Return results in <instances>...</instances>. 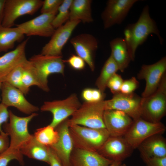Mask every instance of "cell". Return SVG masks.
Returning a JSON list of instances; mask_svg holds the SVG:
<instances>
[{
    "label": "cell",
    "mask_w": 166,
    "mask_h": 166,
    "mask_svg": "<svg viewBox=\"0 0 166 166\" xmlns=\"http://www.w3.org/2000/svg\"><path fill=\"white\" fill-rule=\"evenodd\" d=\"M124 33V39L132 61L135 60L136 51L138 47L146 41L150 34H156L161 44L163 42L155 21L150 16L148 5L143 8L137 21L127 26Z\"/></svg>",
    "instance_id": "6da1fadb"
},
{
    "label": "cell",
    "mask_w": 166,
    "mask_h": 166,
    "mask_svg": "<svg viewBox=\"0 0 166 166\" xmlns=\"http://www.w3.org/2000/svg\"><path fill=\"white\" fill-rule=\"evenodd\" d=\"M69 125L74 148L97 152L110 136L105 128H95L77 125Z\"/></svg>",
    "instance_id": "7a4b0ae2"
},
{
    "label": "cell",
    "mask_w": 166,
    "mask_h": 166,
    "mask_svg": "<svg viewBox=\"0 0 166 166\" xmlns=\"http://www.w3.org/2000/svg\"><path fill=\"white\" fill-rule=\"evenodd\" d=\"M166 113V73L156 90L150 96L142 97L141 118L152 123H158Z\"/></svg>",
    "instance_id": "3957f363"
},
{
    "label": "cell",
    "mask_w": 166,
    "mask_h": 166,
    "mask_svg": "<svg viewBox=\"0 0 166 166\" xmlns=\"http://www.w3.org/2000/svg\"><path fill=\"white\" fill-rule=\"evenodd\" d=\"M105 100L84 102L68 120L69 125H77L92 128H105L103 115Z\"/></svg>",
    "instance_id": "277c9868"
},
{
    "label": "cell",
    "mask_w": 166,
    "mask_h": 166,
    "mask_svg": "<svg viewBox=\"0 0 166 166\" xmlns=\"http://www.w3.org/2000/svg\"><path fill=\"white\" fill-rule=\"evenodd\" d=\"M62 56L36 54L29 61L36 72L40 85V88L49 92L48 77L51 74L59 73L64 75L65 65Z\"/></svg>",
    "instance_id": "5b68a950"
},
{
    "label": "cell",
    "mask_w": 166,
    "mask_h": 166,
    "mask_svg": "<svg viewBox=\"0 0 166 166\" xmlns=\"http://www.w3.org/2000/svg\"><path fill=\"white\" fill-rule=\"evenodd\" d=\"M9 123H4L2 127L10 137L9 148L20 150L31 138L28 130V125L32 119L38 115L36 113L24 117H18L9 110Z\"/></svg>",
    "instance_id": "8992f818"
},
{
    "label": "cell",
    "mask_w": 166,
    "mask_h": 166,
    "mask_svg": "<svg viewBox=\"0 0 166 166\" xmlns=\"http://www.w3.org/2000/svg\"><path fill=\"white\" fill-rule=\"evenodd\" d=\"M165 125L160 122L152 123L141 118L133 120L130 128L124 136L134 149L137 148L145 140L156 134H162L165 131Z\"/></svg>",
    "instance_id": "52a82bcc"
},
{
    "label": "cell",
    "mask_w": 166,
    "mask_h": 166,
    "mask_svg": "<svg viewBox=\"0 0 166 166\" xmlns=\"http://www.w3.org/2000/svg\"><path fill=\"white\" fill-rule=\"evenodd\" d=\"M81 105L76 94L73 93L63 100L44 102L40 110L52 113L53 118L49 125L55 128L61 122L72 116Z\"/></svg>",
    "instance_id": "ba28073f"
},
{
    "label": "cell",
    "mask_w": 166,
    "mask_h": 166,
    "mask_svg": "<svg viewBox=\"0 0 166 166\" xmlns=\"http://www.w3.org/2000/svg\"><path fill=\"white\" fill-rule=\"evenodd\" d=\"M43 2L41 0H6L1 25L12 27L20 17L34 14L41 8Z\"/></svg>",
    "instance_id": "9c48e42d"
},
{
    "label": "cell",
    "mask_w": 166,
    "mask_h": 166,
    "mask_svg": "<svg viewBox=\"0 0 166 166\" xmlns=\"http://www.w3.org/2000/svg\"><path fill=\"white\" fill-rule=\"evenodd\" d=\"M142 97L134 93L125 94L120 92L113 94L112 98L105 100V110L121 111L133 120L141 118Z\"/></svg>",
    "instance_id": "30bf717a"
},
{
    "label": "cell",
    "mask_w": 166,
    "mask_h": 166,
    "mask_svg": "<svg viewBox=\"0 0 166 166\" xmlns=\"http://www.w3.org/2000/svg\"><path fill=\"white\" fill-rule=\"evenodd\" d=\"M166 57L165 56L153 64L142 65L137 75L138 79H144L146 83L141 97H146L156 90L163 76L166 73Z\"/></svg>",
    "instance_id": "8fae6325"
},
{
    "label": "cell",
    "mask_w": 166,
    "mask_h": 166,
    "mask_svg": "<svg viewBox=\"0 0 166 166\" xmlns=\"http://www.w3.org/2000/svg\"><path fill=\"white\" fill-rule=\"evenodd\" d=\"M138 0H109L101 15L104 27L109 29L122 23Z\"/></svg>",
    "instance_id": "7c38bea8"
},
{
    "label": "cell",
    "mask_w": 166,
    "mask_h": 166,
    "mask_svg": "<svg viewBox=\"0 0 166 166\" xmlns=\"http://www.w3.org/2000/svg\"><path fill=\"white\" fill-rule=\"evenodd\" d=\"M57 12L41 14L33 19L16 25L27 36L51 37L56 30L52 22Z\"/></svg>",
    "instance_id": "4fadbf2b"
},
{
    "label": "cell",
    "mask_w": 166,
    "mask_h": 166,
    "mask_svg": "<svg viewBox=\"0 0 166 166\" xmlns=\"http://www.w3.org/2000/svg\"><path fill=\"white\" fill-rule=\"evenodd\" d=\"M81 22L79 20H69L56 29L49 41L42 48L41 54L62 56V49L73 32Z\"/></svg>",
    "instance_id": "5bb4252c"
},
{
    "label": "cell",
    "mask_w": 166,
    "mask_h": 166,
    "mask_svg": "<svg viewBox=\"0 0 166 166\" xmlns=\"http://www.w3.org/2000/svg\"><path fill=\"white\" fill-rule=\"evenodd\" d=\"M134 149L124 136H109L97 152L113 162H122L129 157Z\"/></svg>",
    "instance_id": "9a60e30c"
},
{
    "label": "cell",
    "mask_w": 166,
    "mask_h": 166,
    "mask_svg": "<svg viewBox=\"0 0 166 166\" xmlns=\"http://www.w3.org/2000/svg\"><path fill=\"white\" fill-rule=\"evenodd\" d=\"M2 103L7 107L13 106L25 114L30 115L39 110L38 107L30 103L24 93L20 90L9 84L2 82Z\"/></svg>",
    "instance_id": "2e32d148"
},
{
    "label": "cell",
    "mask_w": 166,
    "mask_h": 166,
    "mask_svg": "<svg viewBox=\"0 0 166 166\" xmlns=\"http://www.w3.org/2000/svg\"><path fill=\"white\" fill-rule=\"evenodd\" d=\"M70 42L77 55L84 61L92 71H94V56L98 47L96 38L89 34L82 33L72 38Z\"/></svg>",
    "instance_id": "e0dca14e"
},
{
    "label": "cell",
    "mask_w": 166,
    "mask_h": 166,
    "mask_svg": "<svg viewBox=\"0 0 166 166\" xmlns=\"http://www.w3.org/2000/svg\"><path fill=\"white\" fill-rule=\"evenodd\" d=\"M68 118L55 128L59 138L57 142L50 147L56 155L62 166H70V158L74 148L69 131Z\"/></svg>",
    "instance_id": "ac0fdd59"
},
{
    "label": "cell",
    "mask_w": 166,
    "mask_h": 166,
    "mask_svg": "<svg viewBox=\"0 0 166 166\" xmlns=\"http://www.w3.org/2000/svg\"><path fill=\"white\" fill-rule=\"evenodd\" d=\"M103 120L105 128L113 137L124 136L133 122L126 114L116 110H105Z\"/></svg>",
    "instance_id": "d6986e66"
},
{
    "label": "cell",
    "mask_w": 166,
    "mask_h": 166,
    "mask_svg": "<svg viewBox=\"0 0 166 166\" xmlns=\"http://www.w3.org/2000/svg\"><path fill=\"white\" fill-rule=\"evenodd\" d=\"M28 40V38L25 40L14 49L0 57V81L1 82L15 68L27 60L25 49Z\"/></svg>",
    "instance_id": "ffe728a7"
},
{
    "label": "cell",
    "mask_w": 166,
    "mask_h": 166,
    "mask_svg": "<svg viewBox=\"0 0 166 166\" xmlns=\"http://www.w3.org/2000/svg\"><path fill=\"white\" fill-rule=\"evenodd\" d=\"M113 162L97 152L74 148L70 158V166H108Z\"/></svg>",
    "instance_id": "44dd1931"
},
{
    "label": "cell",
    "mask_w": 166,
    "mask_h": 166,
    "mask_svg": "<svg viewBox=\"0 0 166 166\" xmlns=\"http://www.w3.org/2000/svg\"><path fill=\"white\" fill-rule=\"evenodd\" d=\"M141 157H166V141L162 134L152 136L144 140L138 146Z\"/></svg>",
    "instance_id": "7402d4cb"
},
{
    "label": "cell",
    "mask_w": 166,
    "mask_h": 166,
    "mask_svg": "<svg viewBox=\"0 0 166 166\" xmlns=\"http://www.w3.org/2000/svg\"><path fill=\"white\" fill-rule=\"evenodd\" d=\"M109 45L110 55L117 64L119 70L123 72L132 61L124 39L115 38L110 42Z\"/></svg>",
    "instance_id": "603a6c76"
},
{
    "label": "cell",
    "mask_w": 166,
    "mask_h": 166,
    "mask_svg": "<svg viewBox=\"0 0 166 166\" xmlns=\"http://www.w3.org/2000/svg\"><path fill=\"white\" fill-rule=\"evenodd\" d=\"M20 150L22 155L29 158L44 161L49 164V147L38 142L34 135Z\"/></svg>",
    "instance_id": "cb8c5ba5"
},
{
    "label": "cell",
    "mask_w": 166,
    "mask_h": 166,
    "mask_svg": "<svg viewBox=\"0 0 166 166\" xmlns=\"http://www.w3.org/2000/svg\"><path fill=\"white\" fill-rule=\"evenodd\" d=\"M91 0H73L70 8L69 20H79L85 23L93 21Z\"/></svg>",
    "instance_id": "d4e9b609"
},
{
    "label": "cell",
    "mask_w": 166,
    "mask_h": 166,
    "mask_svg": "<svg viewBox=\"0 0 166 166\" xmlns=\"http://www.w3.org/2000/svg\"><path fill=\"white\" fill-rule=\"evenodd\" d=\"M24 35L17 26L9 28L0 25V53L13 49L15 43L22 40Z\"/></svg>",
    "instance_id": "484cf974"
},
{
    "label": "cell",
    "mask_w": 166,
    "mask_h": 166,
    "mask_svg": "<svg viewBox=\"0 0 166 166\" xmlns=\"http://www.w3.org/2000/svg\"><path fill=\"white\" fill-rule=\"evenodd\" d=\"M118 70L117 64L110 55L105 63L96 81V86L102 92L104 93L108 81Z\"/></svg>",
    "instance_id": "4316f807"
},
{
    "label": "cell",
    "mask_w": 166,
    "mask_h": 166,
    "mask_svg": "<svg viewBox=\"0 0 166 166\" xmlns=\"http://www.w3.org/2000/svg\"><path fill=\"white\" fill-rule=\"evenodd\" d=\"M34 135L38 142L49 147L55 144L59 138L57 132L49 125L38 128Z\"/></svg>",
    "instance_id": "83f0119b"
},
{
    "label": "cell",
    "mask_w": 166,
    "mask_h": 166,
    "mask_svg": "<svg viewBox=\"0 0 166 166\" xmlns=\"http://www.w3.org/2000/svg\"><path fill=\"white\" fill-rule=\"evenodd\" d=\"M22 81L24 87L29 89L30 86L34 85L40 88V85L36 72L30 61L27 60L22 64Z\"/></svg>",
    "instance_id": "f1b7e54d"
},
{
    "label": "cell",
    "mask_w": 166,
    "mask_h": 166,
    "mask_svg": "<svg viewBox=\"0 0 166 166\" xmlns=\"http://www.w3.org/2000/svg\"><path fill=\"white\" fill-rule=\"evenodd\" d=\"M23 64L15 68L2 80V82H5L9 84L20 90L26 95L28 93L30 89L25 88L22 83Z\"/></svg>",
    "instance_id": "f546056e"
},
{
    "label": "cell",
    "mask_w": 166,
    "mask_h": 166,
    "mask_svg": "<svg viewBox=\"0 0 166 166\" xmlns=\"http://www.w3.org/2000/svg\"><path fill=\"white\" fill-rule=\"evenodd\" d=\"M72 1L73 0H63L59 6L57 13L52 22L55 29L61 26L69 20L70 8Z\"/></svg>",
    "instance_id": "4dcf8cb0"
},
{
    "label": "cell",
    "mask_w": 166,
    "mask_h": 166,
    "mask_svg": "<svg viewBox=\"0 0 166 166\" xmlns=\"http://www.w3.org/2000/svg\"><path fill=\"white\" fill-rule=\"evenodd\" d=\"M17 160L21 165H23L24 161L23 155L20 150L8 148L0 154V166H7L12 160Z\"/></svg>",
    "instance_id": "1f68e13d"
},
{
    "label": "cell",
    "mask_w": 166,
    "mask_h": 166,
    "mask_svg": "<svg viewBox=\"0 0 166 166\" xmlns=\"http://www.w3.org/2000/svg\"><path fill=\"white\" fill-rule=\"evenodd\" d=\"M105 94L98 89L86 88L81 93L82 99L86 102H97L104 100Z\"/></svg>",
    "instance_id": "d6a6232c"
},
{
    "label": "cell",
    "mask_w": 166,
    "mask_h": 166,
    "mask_svg": "<svg viewBox=\"0 0 166 166\" xmlns=\"http://www.w3.org/2000/svg\"><path fill=\"white\" fill-rule=\"evenodd\" d=\"M124 80L121 76L114 74L108 81L107 87H108L113 94L120 92Z\"/></svg>",
    "instance_id": "836d02e7"
},
{
    "label": "cell",
    "mask_w": 166,
    "mask_h": 166,
    "mask_svg": "<svg viewBox=\"0 0 166 166\" xmlns=\"http://www.w3.org/2000/svg\"><path fill=\"white\" fill-rule=\"evenodd\" d=\"M63 0H45L41 8V14L47 13L58 11Z\"/></svg>",
    "instance_id": "e575fe53"
},
{
    "label": "cell",
    "mask_w": 166,
    "mask_h": 166,
    "mask_svg": "<svg viewBox=\"0 0 166 166\" xmlns=\"http://www.w3.org/2000/svg\"><path fill=\"white\" fill-rule=\"evenodd\" d=\"M139 82L136 78H131L124 80L121 85L120 92L125 94L132 93L138 87Z\"/></svg>",
    "instance_id": "d590c367"
},
{
    "label": "cell",
    "mask_w": 166,
    "mask_h": 166,
    "mask_svg": "<svg viewBox=\"0 0 166 166\" xmlns=\"http://www.w3.org/2000/svg\"><path fill=\"white\" fill-rule=\"evenodd\" d=\"M64 61L67 63L72 68L76 70H82L85 66L84 61L77 55L73 54L67 60H64Z\"/></svg>",
    "instance_id": "8d00e7d4"
},
{
    "label": "cell",
    "mask_w": 166,
    "mask_h": 166,
    "mask_svg": "<svg viewBox=\"0 0 166 166\" xmlns=\"http://www.w3.org/2000/svg\"><path fill=\"white\" fill-rule=\"evenodd\" d=\"M146 166H166V157H164L141 156Z\"/></svg>",
    "instance_id": "74e56055"
},
{
    "label": "cell",
    "mask_w": 166,
    "mask_h": 166,
    "mask_svg": "<svg viewBox=\"0 0 166 166\" xmlns=\"http://www.w3.org/2000/svg\"><path fill=\"white\" fill-rule=\"evenodd\" d=\"M7 107L2 103L0 104V133L3 131L2 126L4 124L8 122L9 118V112Z\"/></svg>",
    "instance_id": "f35d334b"
},
{
    "label": "cell",
    "mask_w": 166,
    "mask_h": 166,
    "mask_svg": "<svg viewBox=\"0 0 166 166\" xmlns=\"http://www.w3.org/2000/svg\"><path fill=\"white\" fill-rule=\"evenodd\" d=\"M10 144L8 134L4 132L0 133V154L9 148Z\"/></svg>",
    "instance_id": "ab89813d"
},
{
    "label": "cell",
    "mask_w": 166,
    "mask_h": 166,
    "mask_svg": "<svg viewBox=\"0 0 166 166\" xmlns=\"http://www.w3.org/2000/svg\"><path fill=\"white\" fill-rule=\"evenodd\" d=\"M49 164L50 166H62L56 155L51 149L49 150Z\"/></svg>",
    "instance_id": "60d3db41"
},
{
    "label": "cell",
    "mask_w": 166,
    "mask_h": 166,
    "mask_svg": "<svg viewBox=\"0 0 166 166\" xmlns=\"http://www.w3.org/2000/svg\"><path fill=\"white\" fill-rule=\"evenodd\" d=\"M6 0H0V25H2L4 14V5Z\"/></svg>",
    "instance_id": "b9f144b4"
},
{
    "label": "cell",
    "mask_w": 166,
    "mask_h": 166,
    "mask_svg": "<svg viewBox=\"0 0 166 166\" xmlns=\"http://www.w3.org/2000/svg\"><path fill=\"white\" fill-rule=\"evenodd\" d=\"M122 163V162H120L114 161L112 164L108 166H119V165Z\"/></svg>",
    "instance_id": "7bdbcfd3"
},
{
    "label": "cell",
    "mask_w": 166,
    "mask_h": 166,
    "mask_svg": "<svg viewBox=\"0 0 166 166\" xmlns=\"http://www.w3.org/2000/svg\"><path fill=\"white\" fill-rule=\"evenodd\" d=\"M119 166H127L125 164L121 163Z\"/></svg>",
    "instance_id": "ee69618b"
},
{
    "label": "cell",
    "mask_w": 166,
    "mask_h": 166,
    "mask_svg": "<svg viewBox=\"0 0 166 166\" xmlns=\"http://www.w3.org/2000/svg\"><path fill=\"white\" fill-rule=\"evenodd\" d=\"M1 83H2V82H1L0 81V89L1 86Z\"/></svg>",
    "instance_id": "f6af8a7d"
}]
</instances>
